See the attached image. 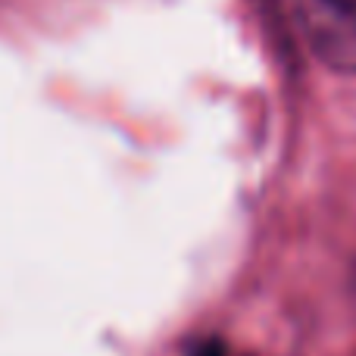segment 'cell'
<instances>
[{
	"label": "cell",
	"mask_w": 356,
	"mask_h": 356,
	"mask_svg": "<svg viewBox=\"0 0 356 356\" xmlns=\"http://www.w3.org/2000/svg\"><path fill=\"white\" fill-rule=\"evenodd\" d=\"M303 41L334 72H356V0H294Z\"/></svg>",
	"instance_id": "6da1fadb"
},
{
	"label": "cell",
	"mask_w": 356,
	"mask_h": 356,
	"mask_svg": "<svg viewBox=\"0 0 356 356\" xmlns=\"http://www.w3.org/2000/svg\"><path fill=\"white\" fill-rule=\"evenodd\" d=\"M191 356H228V353H225V347H222L219 341H203L200 347L191 350Z\"/></svg>",
	"instance_id": "7a4b0ae2"
}]
</instances>
